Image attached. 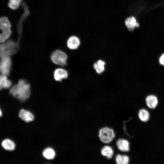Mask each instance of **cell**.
Returning a JSON list of instances; mask_svg holds the SVG:
<instances>
[{
  "label": "cell",
  "mask_w": 164,
  "mask_h": 164,
  "mask_svg": "<svg viewBox=\"0 0 164 164\" xmlns=\"http://www.w3.org/2000/svg\"><path fill=\"white\" fill-rule=\"evenodd\" d=\"M115 160L117 164H128L129 162V158L127 155L118 154Z\"/></svg>",
  "instance_id": "19"
},
{
  "label": "cell",
  "mask_w": 164,
  "mask_h": 164,
  "mask_svg": "<svg viewBox=\"0 0 164 164\" xmlns=\"http://www.w3.org/2000/svg\"><path fill=\"white\" fill-rule=\"evenodd\" d=\"M19 116L22 119L26 122L32 121L34 119V116L31 112L24 109L20 110Z\"/></svg>",
  "instance_id": "8"
},
{
  "label": "cell",
  "mask_w": 164,
  "mask_h": 164,
  "mask_svg": "<svg viewBox=\"0 0 164 164\" xmlns=\"http://www.w3.org/2000/svg\"><path fill=\"white\" fill-rule=\"evenodd\" d=\"M80 44V40L77 36H71L69 37L67 40V46L70 50H74L77 49Z\"/></svg>",
  "instance_id": "7"
},
{
  "label": "cell",
  "mask_w": 164,
  "mask_h": 164,
  "mask_svg": "<svg viewBox=\"0 0 164 164\" xmlns=\"http://www.w3.org/2000/svg\"><path fill=\"white\" fill-rule=\"evenodd\" d=\"M2 145L4 149L10 151L14 150L15 147L14 142L9 139H6L3 140L2 142Z\"/></svg>",
  "instance_id": "15"
},
{
  "label": "cell",
  "mask_w": 164,
  "mask_h": 164,
  "mask_svg": "<svg viewBox=\"0 0 164 164\" xmlns=\"http://www.w3.org/2000/svg\"><path fill=\"white\" fill-rule=\"evenodd\" d=\"M105 62L101 60H98L93 65V67L98 74H101L105 70Z\"/></svg>",
  "instance_id": "14"
},
{
  "label": "cell",
  "mask_w": 164,
  "mask_h": 164,
  "mask_svg": "<svg viewBox=\"0 0 164 164\" xmlns=\"http://www.w3.org/2000/svg\"><path fill=\"white\" fill-rule=\"evenodd\" d=\"M43 156L48 159H53L55 156L54 150L52 148H48L45 149L43 152Z\"/></svg>",
  "instance_id": "18"
},
{
  "label": "cell",
  "mask_w": 164,
  "mask_h": 164,
  "mask_svg": "<svg viewBox=\"0 0 164 164\" xmlns=\"http://www.w3.org/2000/svg\"><path fill=\"white\" fill-rule=\"evenodd\" d=\"M138 117L141 121L144 122H146L149 119L150 114L146 109L142 108L138 111Z\"/></svg>",
  "instance_id": "17"
},
{
  "label": "cell",
  "mask_w": 164,
  "mask_h": 164,
  "mask_svg": "<svg viewBox=\"0 0 164 164\" xmlns=\"http://www.w3.org/2000/svg\"><path fill=\"white\" fill-rule=\"evenodd\" d=\"M12 84L11 81L8 79L7 76L2 74L0 75V90L9 88Z\"/></svg>",
  "instance_id": "13"
},
{
  "label": "cell",
  "mask_w": 164,
  "mask_h": 164,
  "mask_svg": "<svg viewBox=\"0 0 164 164\" xmlns=\"http://www.w3.org/2000/svg\"><path fill=\"white\" fill-rule=\"evenodd\" d=\"M116 145L118 149L122 152H127L130 150L129 143L126 139H118L116 142Z\"/></svg>",
  "instance_id": "9"
},
{
  "label": "cell",
  "mask_w": 164,
  "mask_h": 164,
  "mask_svg": "<svg viewBox=\"0 0 164 164\" xmlns=\"http://www.w3.org/2000/svg\"><path fill=\"white\" fill-rule=\"evenodd\" d=\"M98 136L101 142L105 143L111 142L114 139L115 135L113 130L110 128L105 127L99 131Z\"/></svg>",
  "instance_id": "4"
},
{
  "label": "cell",
  "mask_w": 164,
  "mask_h": 164,
  "mask_svg": "<svg viewBox=\"0 0 164 164\" xmlns=\"http://www.w3.org/2000/svg\"><path fill=\"white\" fill-rule=\"evenodd\" d=\"M0 73L9 76L10 74L12 64V60L10 56L0 58Z\"/></svg>",
  "instance_id": "5"
},
{
  "label": "cell",
  "mask_w": 164,
  "mask_h": 164,
  "mask_svg": "<svg viewBox=\"0 0 164 164\" xmlns=\"http://www.w3.org/2000/svg\"><path fill=\"white\" fill-rule=\"evenodd\" d=\"M18 43L9 40L0 43V58L10 57L15 54L19 49Z\"/></svg>",
  "instance_id": "2"
},
{
  "label": "cell",
  "mask_w": 164,
  "mask_h": 164,
  "mask_svg": "<svg viewBox=\"0 0 164 164\" xmlns=\"http://www.w3.org/2000/svg\"><path fill=\"white\" fill-rule=\"evenodd\" d=\"M22 0H9L8 6L13 10L18 9L20 6Z\"/></svg>",
  "instance_id": "20"
},
{
  "label": "cell",
  "mask_w": 164,
  "mask_h": 164,
  "mask_svg": "<svg viewBox=\"0 0 164 164\" xmlns=\"http://www.w3.org/2000/svg\"><path fill=\"white\" fill-rule=\"evenodd\" d=\"M145 103L149 108L154 109L156 108L158 105V100L155 96L150 95L147 96L146 98Z\"/></svg>",
  "instance_id": "10"
},
{
  "label": "cell",
  "mask_w": 164,
  "mask_h": 164,
  "mask_svg": "<svg viewBox=\"0 0 164 164\" xmlns=\"http://www.w3.org/2000/svg\"><path fill=\"white\" fill-rule=\"evenodd\" d=\"M12 32H2L0 33V43L4 42L10 36Z\"/></svg>",
  "instance_id": "21"
},
{
  "label": "cell",
  "mask_w": 164,
  "mask_h": 164,
  "mask_svg": "<svg viewBox=\"0 0 164 164\" xmlns=\"http://www.w3.org/2000/svg\"><path fill=\"white\" fill-rule=\"evenodd\" d=\"M101 153L102 155L106 157L107 159H111L113 155L114 151L111 146L105 145L101 149Z\"/></svg>",
  "instance_id": "16"
},
{
  "label": "cell",
  "mask_w": 164,
  "mask_h": 164,
  "mask_svg": "<svg viewBox=\"0 0 164 164\" xmlns=\"http://www.w3.org/2000/svg\"><path fill=\"white\" fill-rule=\"evenodd\" d=\"M159 62L161 65L164 66V53H163L159 57Z\"/></svg>",
  "instance_id": "22"
},
{
  "label": "cell",
  "mask_w": 164,
  "mask_h": 164,
  "mask_svg": "<svg viewBox=\"0 0 164 164\" xmlns=\"http://www.w3.org/2000/svg\"><path fill=\"white\" fill-rule=\"evenodd\" d=\"M11 23L7 17H2L0 18V29L2 32L11 31Z\"/></svg>",
  "instance_id": "12"
},
{
  "label": "cell",
  "mask_w": 164,
  "mask_h": 164,
  "mask_svg": "<svg viewBox=\"0 0 164 164\" xmlns=\"http://www.w3.org/2000/svg\"><path fill=\"white\" fill-rule=\"evenodd\" d=\"M68 75V73L66 70L60 68L55 70L54 72L53 77L56 81H61L67 78Z\"/></svg>",
  "instance_id": "6"
},
{
  "label": "cell",
  "mask_w": 164,
  "mask_h": 164,
  "mask_svg": "<svg viewBox=\"0 0 164 164\" xmlns=\"http://www.w3.org/2000/svg\"><path fill=\"white\" fill-rule=\"evenodd\" d=\"M125 23L127 28L130 31H132L135 28L139 26V24L136 19L133 16L127 18L125 20Z\"/></svg>",
  "instance_id": "11"
},
{
  "label": "cell",
  "mask_w": 164,
  "mask_h": 164,
  "mask_svg": "<svg viewBox=\"0 0 164 164\" xmlns=\"http://www.w3.org/2000/svg\"><path fill=\"white\" fill-rule=\"evenodd\" d=\"M30 86L26 80H19L17 83L12 86L9 90V94L21 101L28 99L30 94Z\"/></svg>",
  "instance_id": "1"
},
{
  "label": "cell",
  "mask_w": 164,
  "mask_h": 164,
  "mask_svg": "<svg viewBox=\"0 0 164 164\" xmlns=\"http://www.w3.org/2000/svg\"><path fill=\"white\" fill-rule=\"evenodd\" d=\"M67 56L65 52L58 50L53 52L50 56L51 59L53 63L60 66L67 65Z\"/></svg>",
  "instance_id": "3"
},
{
  "label": "cell",
  "mask_w": 164,
  "mask_h": 164,
  "mask_svg": "<svg viewBox=\"0 0 164 164\" xmlns=\"http://www.w3.org/2000/svg\"><path fill=\"white\" fill-rule=\"evenodd\" d=\"M2 115V112L1 109H0V117H1Z\"/></svg>",
  "instance_id": "23"
}]
</instances>
